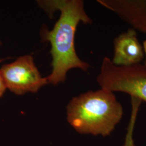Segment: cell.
<instances>
[{
	"label": "cell",
	"instance_id": "obj_7",
	"mask_svg": "<svg viewBox=\"0 0 146 146\" xmlns=\"http://www.w3.org/2000/svg\"><path fill=\"white\" fill-rule=\"evenodd\" d=\"M131 113L130 121L127 129L123 146H135L134 140V131L137 113L142 101L140 100L134 98H131Z\"/></svg>",
	"mask_w": 146,
	"mask_h": 146
},
{
	"label": "cell",
	"instance_id": "obj_2",
	"mask_svg": "<svg viewBox=\"0 0 146 146\" xmlns=\"http://www.w3.org/2000/svg\"><path fill=\"white\" fill-rule=\"evenodd\" d=\"M123 107L114 93L101 88L72 99L67 107L68 123L80 134L107 136L122 119Z\"/></svg>",
	"mask_w": 146,
	"mask_h": 146
},
{
	"label": "cell",
	"instance_id": "obj_6",
	"mask_svg": "<svg viewBox=\"0 0 146 146\" xmlns=\"http://www.w3.org/2000/svg\"><path fill=\"white\" fill-rule=\"evenodd\" d=\"M144 57L143 47L132 28L121 33L114 41V56L111 60L116 66H128L140 63Z\"/></svg>",
	"mask_w": 146,
	"mask_h": 146
},
{
	"label": "cell",
	"instance_id": "obj_9",
	"mask_svg": "<svg viewBox=\"0 0 146 146\" xmlns=\"http://www.w3.org/2000/svg\"><path fill=\"white\" fill-rule=\"evenodd\" d=\"M143 52L145 53V55H146V62H145V65L146 66V40L143 42Z\"/></svg>",
	"mask_w": 146,
	"mask_h": 146
},
{
	"label": "cell",
	"instance_id": "obj_8",
	"mask_svg": "<svg viewBox=\"0 0 146 146\" xmlns=\"http://www.w3.org/2000/svg\"><path fill=\"white\" fill-rule=\"evenodd\" d=\"M7 89L5 82L0 72V98L3 95Z\"/></svg>",
	"mask_w": 146,
	"mask_h": 146
},
{
	"label": "cell",
	"instance_id": "obj_4",
	"mask_svg": "<svg viewBox=\"0 0 146 146\" xmlns=\"http://www.w3.org/2000/svg\"><path fill=\"white\" fill-rule=\"evenodd\" d=\"M0 72L7 88L17 95L37 92L48 84L47 78H42L33 58L26 55L13 62L5 64Z\"/></svg>",
	"mask_w": 146,
	"mask_h": 146
},
{
	"label": "cell",
	"instance_id": "obj_5",
	"mask_svg": "<svg viewBox=\"0 0 146 146\" xmlns=\"http://www.w3.org/2000/svg\"><path fill=\"white\" fill-rule=\"evenodd\" d=\"M135 30L146 34V0H99Z\"/></svg>",
	"mask_w": 146,
	"mask_h": 146
},
{
	"label": "cell",
	"instance_id": "obj_3",
	"mask_svg": "<svg viewBox=\"0 0 146 146\" xmlns=\"http://www.w3.org/2000/svg\"><path fill=\"white\" fill-rule=\"evenodd\" d=\"M97 82L102 89L123 92L146 102V66L140 63L116 66L108 57L104 58Z\"/></svg>",
	"mask_w": 146,
	"mask_h": 146
},
{
	"label": "cell",
	"instance_id": "obj_10",
	"mask_svg": "<svg viewBox=\"0 0 146 146\" xmlns=\"http://www.w3.org/2000/svg\"><path fill=\"white\" fill-rule=\"evenodd\" d=\"M1 43L0 42V45H1ZM3 60H1V59H0V63L1 62H2Z\"/></svg>",
	"mask_w": 146,
	"mask_h": 146
},
{
	"label": "cell",
	"instance_id": "obj_1",
	"mask_svg": "<svg viewBox=\"0 0 146 146\" xmlns=\"http://www.w3.org/2000/svg\"><path fill=\"white\" fill-rule=\"evenodd\" d=\"M38 4L50 16L60 11L61 15L51 31L44 30L43 38L50 42L52 58V73L48 83L56 85L63 82L69 70L78 68L87 72L90 65L78 58L75 49L74 38L80 22L91 24L92 20L84 10L81 0L38 1Z\"/></svg>",
	"mask_w": 146,
	"mask_h": 146
}]
</instances>
